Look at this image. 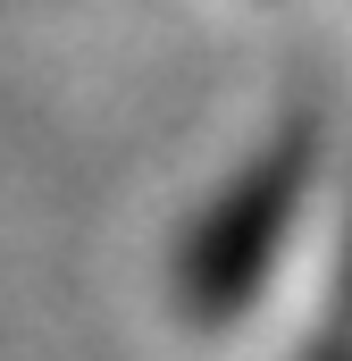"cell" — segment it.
I'll return each instance as SVG.
<instances>
[{"mask_svg": "<svg viewBox=\"0 0 352 361\" xmlns=\"http://www.w3.org/2000/svg\"><path fill=\"white\" fill-rule=\"evenodd\" d=\"M302 169H310V135L294 126L285 143H268L260 160L201 210V227L176 252V311H193V319H235L244 311V294L268 277L294 210H302Z\"/></svg>", "mask_w": 352, "mask_h": 361, "instance_id": "6da1fadb", "label": "cell"}]
</instances>
